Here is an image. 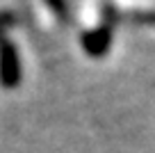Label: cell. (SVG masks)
<instances>
[{
	"instance_id": "7a4b0ae2",
	"label": "cell",
	"mask_w": 155,
	"mask_h": 153,
	"mask_svg": "<svg viewBox=\"0 0 155 153\" xmlns=\"http://www.w3.org/2000/svg\"><path fill=\"white\" fill-rule=\"evenodd\" d=\"M112 34H114V25L105 23L103 21L98 28L89 30L80 37V43H82V50L91 57H103V55L110 53V46H112Z\"/></svg>"
},
{
	"instance_id": "3957f363",
	"label": "cell",
	"mask_w": 155,
	"mask_h": 153,
	"mask_svg": "<svg viewBox=\"0 0 155 153\" xmlns=\"http://www.w3.org/2000/svg\"><path fill=\"white\" fill-rule=\"evenodd\" d=\"M12 23H14V14H12V12H0V39H5L2 34H5V30L9 28Z\"/></svg>"
},
{
	"instance_id": "6da1fadb",
	"label": "cell",
	"mask_w": 155,
	"mask_h": 153,
	"mask_svg": "<svg viewBox=\"0 0 155 153\" xmlns=\"http://www.w3.org/2000/svg\"><path fill=\"white\" fill-rule=\"evenodd\" d=\"M21 57L9 39H0V85L5 89H16L21 85Z\"/></svg>"
}]
</instances>
